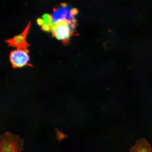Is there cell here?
I'll use <instances>...</instances> for the list:
<instances>
[{"label":"cell","instance_id":"cell-1","mask_svg":"<svg viewBox=\"0 0 152 152\" xmlns=\"http://www.w3.org/2000/svg\"><path fill=\"white\" fill-rule=\"evenodd\" d=\"M76 23L68 21L59 20L56 22H52L51 25L50 31L53 37L61 40L64 44L67 43L69 37L73 35L74 28Z\"/></svg>","mask_w":152,"mask_h":152},{"label":"cell","instance_id":"cell-2","mask_svg":"<svg viewBox=\"0 0 152 152\" xmlns=\"http://www.w3.org/2000/svg\"><path fill=\"white\" fill-rule=\"evenodd\" d=\"M24 142L18 136L7 132L2 135L0 142V152H21Z\"/></svg>","mask_w":152,"mask_h":152},{"label":"cell","instance_id":"cell-3","mask_svg":"<svg viewBox=\"0 0 152 152\" xmlns=\"http://www.w3.org/2000/svg\"><path fill=\"white\" fill-rule=\"evenodd\" d=\"M54 12L52 16L53 22H56L59 20L68 21L76 23L74 16L77 14V9H71L65 3L61 4V7L54 9Z\"/></svg>","mask_w":152,"mask_h":152},{"label":"cell","instance_id":"cell-4","mask_svg":"<svg viewBox=\"0 0 152 152\" xmlns=\"http://www.w3.org/2000/svg\"><path fill=\"white\" fill-rule=\"evenodd\" d=\"M28 50L17 49L11 52L10 55V60L14 68H20L27 65L32 66L31 64H28L29 56Z\"/></svg>","mask_w":152,"mask_h":152},{"label":"cell","instance_id":"cell-5","mask_svg":"<svg viewBox=\"0 0 152 152\" xmlns=\"http://www.w3.org/2000/svg\"><path fill=\"white\" fill-rule=\"evenodd\" d=\"M30 24L31 22H30L23 31L20 35L15 36L12 39L6 41L8 43V46L16 47L17 49L28 50L27 47L29 45L26 42V37L30 27Z\"/></svg>","mask_w":152,"mask_h":152},{"label":"cell","instance_id":"cell-6","mask_svg":"<svg viewBox=\"0 0 152 152\" xmlns=\"http://www.w3.org/2000/svg\"><path fill=\"white\" fill-rule=\"evenodd\" d=\"M130 152H152L151 146L147 140L141 138L137 140L135 145L131 148Z\"/></svg>","mask_w":152,"mask_h":152}]
</instances>
